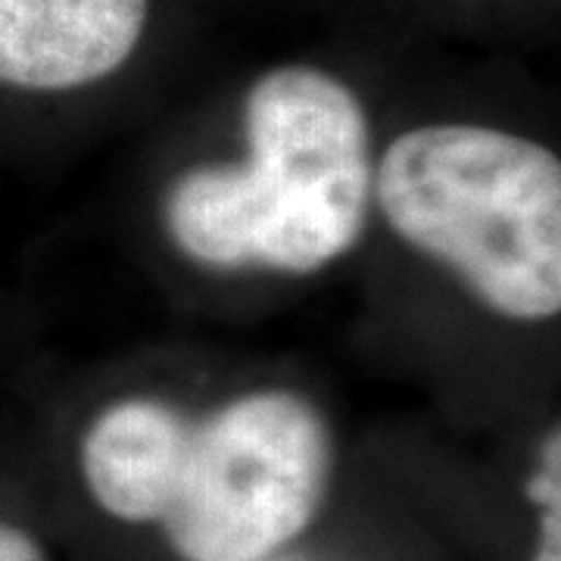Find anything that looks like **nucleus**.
Segmentation results:
<instances>
[{"label": "nucleus", "mask_w": 561, "mask_h": 561, "mask_svg": "<svg viewBox=\"0 0 561 561\" xmlns=\"http://www.w3.org/2000/svg\"><path fill=\"white\" fill-rule=\"evenodd\" d=\"M243 125V165L194 169L169 194L181 253L287 275L331 265L359 241L375 187L359 98L321 69L280 66L253 84Z\"/></svg>", "instance_id": "obj_1"}, {"label": "nucleus", "mask_w": 561, "mask_h": 561, "mask_svg": "<svg viewBox=\"0 0 561 561\" xmlns=\"http://www.w3.org/2000/svg\"><path fill=\"white\" fill-rule=\"evenodd\" d=\"M383 219L449 265L493 312L561 309V162L542 144L481 125H424L383 150Z\"/></svg>", "instance_id": "obj_2"}, {"label": "nucleus", "mask_w": 561, "mask_h": 561, "mask_svg": "<svg viewBox=\"0 0 561 561\" xmlns=\"http://www.w3.org/2000/svg\"><path fill=\"white\" fill-rule=\"evenodd\" d=\"M328 481L319 412L287 390H260L187 424L160 524L187 561H262L294 540Z\"/></svg>", "instance_id": "obj_3"}, {"label": "nucleus", "mask_w": 561, "mask_h": 561, "mask_svg": "<svg viewBox=\"0 0 561 561\" xmlns=\"http://www.w3.org/2000/svg\"><path fill=\"white\" fill-rule=\"evenodd\" d=\"M147 25V0H0V84L69 91L106 79Z\"/></svg>", "instance_id": "obj_4"}, {"label": "nucleus", "mask_w": 561, "mask_h": 561, "mask_svg": "<svg viewBox=\"0 0 561 561\" xmlns=\"http://www.w3.org/2000/svg\"><path fill=\"white\" fill-rule=\"evenodd\" d=\"M187 424L160 400H122L91 424L81 468L94 500L122 522H160Z\"/></svg>", "instance_id": "obj_5"}, {"label": "nucleus", "mask_w": 561, "mask_h": 561, "mask_svg": "<svg viewBox=\"0 0 561 561\" xmlns=\"http://www.w3.org/2000/svg\"><path fill=\"white\" fill-rule=\"evenodd\" d=\"M0 561H44L28 534L0 522Z\"/></svg>", "instance_id": "obj_6"}]
</instances>
